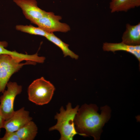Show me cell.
<instances>
[{"label":"cell","instance_id":"cell-1","mask_svg":"<svg viewBox=\"0 0 140 140\" xmlns=\"http://www.w3.org/2000/svg\"><path fill=\"white\" fill-rule=\"evenodd\" d=\"M100 114L98 108L95 104H85L79 108L75 118L77 131L81 135L91 136L94 140L100 139L104 124L110 119L111 110L106 105L100 108Z\"/></svg>","mask_w":140,"mask_h":140},{"label":"cell","instance_id":"cell-2","mask_svg":"<svg viewBox=\"0 0 140 140\" xmlns=\"http://www.w3.org/2000/svg\"><path fill=\"white\" fill-rule=\"evenodd\" d=\"M79 107V106H77L73 108L70 103L67 105L66 110L61 107L60 113H57L55 116V119L57 120V124L50 127L49 131L55 130L58 131L61 135L60 140H72L76 134L81 135L77 131L74 122Z\"/></svg>","mask_w":140,"mask_h":140},{"label":"cell","instance_id":"cell-3","mask_svg":"<svg viewBox=\"0 0 140 140\" xmlns=\"http://www.w3.org/2000/svg\"><path fill=\"white\" fill-rule=\"evenodd\" d=\"M55 90L54 86L42 77L33 81L29 86V100L38 105L47 104L51 100Z\"/></svg>","mask_w":140,"mask_h":140},{"label":"cell","instance_id":"cell-4","mask_svg":"<svg viewBox=\"0 0 140 140\" xmlns=\"http://www.w3.org/2000/svg\"><path fill=\"white\" fill-rule=\"evenodd\" d=\"M6 54H0V93L5 90L6 85L12 75L17 72L24 65H35L36 63Z\"/></svg>","mask_w":140,"mask_h":140},{"label":"cell","instance_id":"cell-5","mask_svg":"<svg viewBox=\"0 0 140 140\" xmlns=\"http://www.w3.org/2000/svg\"><path fill=\"white\" fill-rule=\"evenodd\" d=\"M6 87L7 89L0 97V112L5 121L9 119L14 113L15 99L22 91V86L15 82H8Z\"/></svg>","mask_w":140,"mask_h":140},{"label":"cell","instance_id":"cell-6","mask_svg":"<svg viewBox=\"0 0 140 140\" xmlns=\"http://www.w3.org/2000/svg\"><path fill=\"white\" fill-rule=\"evenodd\" d=\"M61 19L60 16L55 15L52 12H46L42 17L33 23L47 33L67 32L70 30V27L67 24L60 22L59 20Z\"/></svg>","mask_w":140,"mask_h":140},{"label":"cell","instance_id":"cell-7","mask_svg":"<svg viewBox=\"0 0 140 140\" xmlns=\"http://www.w3.org/2000/svg\"><path fill=\"white\" fill-rule=\"evenodd\" d=\"M32 119L29 112L22 107L15 111L11 116L5 121L4 128L6 132H16Z\"/></svg>","mask_w":140,"mask_h":140},{"label":"cell","instance_id":"cell-8","mask_svg":"<svg viewBox=\"0 0 140 140\" xmlns=\"http://www.w3.org/2000/svg\"><path fill=\"white\" fill-rule=\"evenodd\" d=\"M22 9L25 17L33 23L41 18L46 12L40 8L36 0H13Z\"/></svg>","mask_w":140,"mask_h":140},{"label":"cell","instance_id":"cell-9","mask_svg":"<svg viewBox=\"0 0 140 140\" xmlns=\"http://www.w3.org/2000/svg\"><path fill=\"white\" fill-rule=\"evenodd\" d=\"M122 42L132 46L140 45V23L131 25L126 24V29L122 37Z\"/></svg>","mask_w":140,"mask_h":140},{"label":"cell","instance_id":"cell-10","mask_svg":"<svg viewBox=\"0 0 140 140\" xmlns=\"http://www.w3.org/2000/svg\"><path fill=\"white\" fill-rule=\"evenodd\" d=\"M102 48L104 51H111L114 53L118 51H123L133 55L140 62V45H130L122 42L119 43H103Z\"/></svg>","mask_w":140,"mask_h":140},{"label":"cell","instance_id":"cell-11","mask_svg":"<svg viewBox=\"0 0 140 140\" xmlns=\"http://www.w3.org/2000/svg\"><path fill=\"white\" fill-rule=\"evenodd\" d=\"M140 6V0H111L109 8L111 13L127 12Z\"/></svg>","mask_w":140,"mask_h":140},{"label":"cell","instance_id":"cell-12","mask_svg":"<svg viewBox=\"0 0 140 140\" xmlns=\"http://www.w3.org/2000/svg\"><path fill=\"white\" fill-rule=\"evenodd\" d=\"M37 127L31 120L16 132L20 140H33L37 135Z\"/></svg>","mask_w":140,"mask_h":140},{"label":"cell","instance_id":"cell-13","mask_svg":"<svg viewBox=\"0 0 140 140\" xmlns=\"http://www.w3.org/2000/svg\"><path fill=\"white\" fill-rule=\"evenodd\" d=\"M45 37L61 49L64 57L69 56L71 58L75 59H78V55L69 49L68 47L69 45L63 42L55 36L53 33H48Z\"/></svg>","mask_w":140,"mask_h":140},{"label":"cell","instance_id":"cell-14","mask_svg":"<svg viewBox=\"0 0 140 140\" xmlns=\"http://www.w3.org/2000/svg\"><path fill=\"white\" fill-rule=\"evenodd\" d=\"M16 28L17 30L22 32L31 34L41 36L45 37L48 33L39 27H35L31 25H18L16 26Z\"/></svg>","mask_w":140,"mask_h":140},{"label":"cell","instance_id":"cell-15","mask_svg":"<svg viewBox=\"0 0 140 140\" xmlns=\"http://www.w3.org/2000/svg\"><path fill=\"white\" fill-rule=\"evenodd\" d=\"M0 140H20L16 132H5L4 136Z\"/></svg>","mask_w":140,"mask_h":140},{"label":"cell","instance_id":"cell-16","mask_svg":"<svg viewBox=\"0 0 140 140\" xmlns=\"http://www.w3.org/2000/svg\"><path fill=\"white\" fill-rule=\"evenodd\" d=\"M5 121L0 112V129L4 128Z\"/></svg>","mask_w":140,"mask_h":140},{"label":"cell","instance_id":"cell-17","mask_svg":"<svg viewBox=\"0 0 140 140\" xmlns=\"http://www.w3.org/2000/svg\"><path fill=\"white\" fill-rule=\"evenodd\" d=\"M0 132H1V129H0Z\"/></svg>","mask_w":140,"mask_h":140}]
</instances>
